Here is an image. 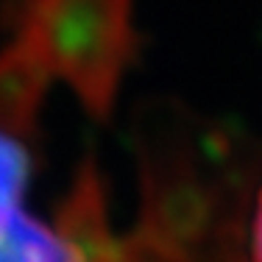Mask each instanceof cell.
Segmentation results:
<instances>
[{
	"label": "cell",
	"instance_id": "1",
	"mask_svg": "<svg viewBox=\"0 0 262 262\" xmlns=\"http://www.w3.org/2000/svg\"><path fill=\"white\" fill-rule=\"evenodd\" d=\"M128 45V0H26L0 73L36 95L64 81L92 112H106Z\"/></svg>",
	"mask_w": 262,
	"mask_h": 262
},
{
	"label": "cell",
	"instance_id": "2",
	"mask_svg": "<svg viewBox=\"0 0 262 262\" xmlns=\"http://www.w3.org/2000/svg\"><path fill=\"white\" fill-rule=\"evenodd\" d=\"M28 131L0 123V262H92L73 221H45L28 209Z\"/></svg>",
	"mask_w": 262,
	"mask_h": 262
},
{
	"label": "cell",
	"instance_id": "3",
	"mask_svg": "<svg viewBox=\"0 0 262 262\" xmlns=\"http://www.w3.org/2000/svg\"><path fill=\"white\" fill-rule=\"evenodd\" d=\"M251 262H262V190L257 195L251 217Z\"/></svg>",
	"mask_w": 262,
	"mask_h": 262
}]
</instances>
